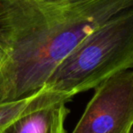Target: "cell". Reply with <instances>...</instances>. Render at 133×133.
I'll list each match as a JSON object with an SVG mask.
<instances>
[{
	"label": "cell",
	"mask_w": 133,
	"mask_h": 133,
	"mask_svg": "<svg viewBox=\"0 0 133 133\" xmlns=\"http://www.w3.org/2000/svg\"><path fill=\"white\" fill-rule=\"evenodd\" d=\"M36 94L32 95L29 98L17 100V101L0 104V132L12 120H14L17 117H18L21 113L26 110V108L29 106V104L33 100Z\"/></svg>",
	"instance_id": "5b68a950"
},
{
	"label": "cell",
	"mask_w": 133,
	"mask_h": 133,
	"mask_svg": "<svg viewBox=\"0 0 133 133\" xmlns=\"http://www.w3.org/2000/svg\"><path fill=\"white\" fill-rule=\"evenodd\" d=\"M72 95L44 87L26 109L0 133H66L65 120L69 110L66 103Z\"/></svg>",
	"instance_id": "277c9868"
},
{
	"label": "cell",
	"mask_w": 133,
	"mask_h": 133,
	"mask_svg": "<svg viewBox=\"0 0 133 133\" xmlns=\"http://www.w3.org/2000/svg\"><path fill=\"white\" fill-rule=\"evenodd\" d=\"M46 1H66V0H46Z\"/></svg>",
	"instance_id": "8992f818"
},
{
	"label": "cell",
	"mask_w": 133,
	"mask_h": 133,
	"mask_svg": "<svg viewBox=\"0 0 133 133\" xmlns=\"http://www.w3.org/2000/svg\"><path fill=\"white\" fill-rule=\"evenodd\" d=\"M132 68L133 8H130L111 17L88 35L57 66L46 87L74 97Z\"/></svg>",
	"instance_id": "7a4b0ae2"
},
{
	"label": "cell",
	"mask_w": 133,
	"mask_h": 133,
	"mask_svg": "<svg viewBox=\"0 0 133 133\" xmlns=\"http://www.w3.org/2000/svg\"><path fill=\"white\" fill-rule=\"evenodd\" d=\"M2 57V50H1V48H0V58Z\"/></svg>",
	"instance_id": "52a82bcc"
},
{
	"label": "cell",
	"mask_w": 133,
	"mask_h": 133,
	"mask_svg": "<svg viewBox=\"0 0 133 133\" xmlns=\"http://www.w3.org/2000/svg\"><path fill=\"white\" fill-rule=\"evenodd\" d=\"M133 70L113 75L95 88L72 133H131Z\"/></svg>",
	"instance_id": "3957f363"
},
{
	"label": "cell",
	"mask_w": 133,
	"mask_h": 133,
	"mask_svg": "<svg viewBox=\"0 0 133 133\" xmlns=\"http://www.w3.org/2000/svg\"><path fill=\"white\" fill-rule=\"evenodd\" d=\"M133 0H0V104L46 87L59 64Z\"/></svg>",
	"instance_id": "6da1fadb"
}]
</instances>
